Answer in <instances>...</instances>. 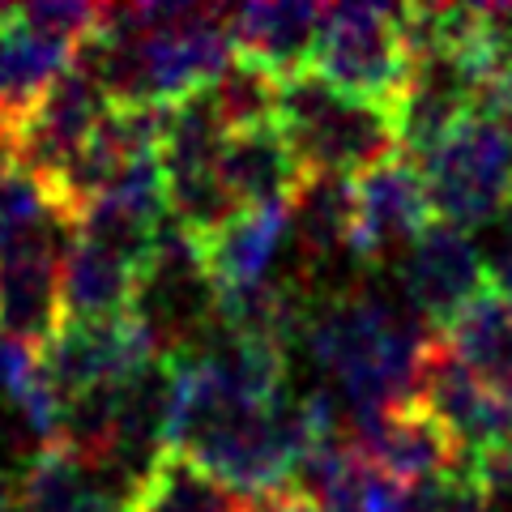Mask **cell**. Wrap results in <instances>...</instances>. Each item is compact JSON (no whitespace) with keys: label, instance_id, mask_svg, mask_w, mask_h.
I'll return each mask as SVG.
<instances>
[{"label":"cell","instance_id":"23","mask_svg":"<svg viewBox=\"0 0 512 512\" xmlns=\"http://www.w3.org/2000/svg\"><path fill=\"white\" fill-rule=\"evenodd\" d=\"M495 286H500V291L512 299V252L504 256V265L500 269H495Z\"/></svg>","mask_w":512,"mask_h":512},{"label":"cell","instance_id":"2","mask_svg":"<svg viewBox=\"0 0 512 512\" xmlns=\"http://www.w3.org/2000/svg\"><path fill=\"white\" fill-rule=\"evenodd\" d=\"M295 158L308 171V180H350L380 167L384 158L402 154L397 146L393 116L384 107L359 103L350 94L325 86L316 73H299L278 82V111Z\"/></svg>","mask_w":512,"mask_h":512},{"label":"cell","instance_id":"8","mask_svg":"<svg viewBox=\"0 0 512 512\" xmlns=\"http://www.w3.org/2000/svg\"><path fill=\"white\" fill-rule=\"evenodd\" d=\"M52 222L22 244L0 252V333L30 350H43L64 329L60 308V235Z\"/></svg>","mask_w":512,"mask_h":512},{"label":"cell","instance_id":"10","mask_svg":"<svg viewBox=\"0 0 512 512\" xmlns=\"http://www.w3.org/2000/svg\"><path fill=\"white\" fill-rule=\"evenodd\" d=\"M107 94L99 90L94 77H86L82 69H73L56 77L47 94L35 103V111L26 116L18 146H22V163L39 175V180H52V175L69 163L90 141V133L99 128V120L107 116Z\"/></svg>","mask_w":512,"mask_h":512},{"label":"cell","instance_id":"13","mask_svg":"<svg viewBox=\"0 0 512 512\" xmlns=\"http://www.w3.org/2000/svg\"><path fill=\"white\" fill-rule=\"evenodd\" d=\"M141 265L124 252L94 244L86 235H69L60 256V308L64 325H103L137 308Z\"/></svg>","mask_w":512,"mask_h":512},{"label":"cell","instance_id":"19","mask_svg":"<svg viewBox=\"0 0 512 512\" xmlns=\"http://www.w3.org/2000/svg\"><path fill=\"white\" fill-rule=\"evenodd\" d=\"M316 504H320V512H406L410 487L393 483L389 474H380L376 466H367L363 457H355L316 495Z\"/></svg>","mask_w":512,"mask_h":512},{"label":"cell","instance_id":"6","mask_svg":"<svg viewBox=\"0 0 512 512\" xmlns=\"http://www.w3.org/2000/svg\"><path fill=\"white\" fill-rule=\"evenodd\" d=\"M431 222L436 210L423 184V167H414L410 154L384 158L350 184V256L359 265L402 256Z\"/></svg>","mask_w":512,"mask_h":512},{"label":"cell","instance_id":"17","mask_svg":"<svg viewBox=\"0 0 512 512\" xmlns=\"http://www.w3.org/2000/svg\"><path fill=\"white\" fill-rule=\"evenodd\" d=\"M124 512H244V504L210 470H201L192 457L167 448L133 483Z\"/></svg>","mask_w":512,"mask_h":512},{"label":"cell","instance_id":"16","mask_svg":"<svg viewBox=\"0 0 512 512\" xmlns=\"http://www.w3.org/2000/svg\"><path fill=\"white\" fill-rule=\"evenodd\" d=\"M291 248L308 286L320 269L350 252V180H308L291 205Z\"/></svg>","mask_w":512,"mask_h":512},{"label":"cell","instance_id":"12","mask_svg":"<svg viewBox=\"0 0 512 512\" xmlns=\"http://www.w3.org/2000/svg\"><path fill=\"white\" fill-rule=\"evenodd\" d=\"M325 9L308 0H282V5H244L227 13L235 56L261 69L274 82L299 77L312 69V52L320 39Z\"/></svg>","mask_w":512,"mask_h":512},{"label":"cell","instance_id":"9","mask_svg":"<svg viewBox=\"0 0 512 512\" xmlns=\"http://www.w3.org/2000/svg\"><path fill=\"white\" fill-rule=\"evenodd\" d=\"M218 180L235 214L274 210V205H295L308 184V171L295 158L278 120L231 128L218 154Z\"/></svg>","mask_w":512,"mask_h":512},{"label":"cell","instance_id":"21","mask_svg":"<svg viewBox=\"0 0 512 512\" xmlns=\"http://www.w3.org/2000/svg\"><path fill=\"white\" fill-rule=\"evenodd\" d=\"M478 107L491 111V116H500V120L512 128V64H504V69L487 82V90H483V99H478Z\"/></svg>","mask_w":512,"mask_h":512},{"label":"cell","instance_id":"4","mask_svg":"<svg viewBox=\"0 0 512 512\" xmlns=\"http://www.w3.org/2000/svg\"><path fill=\"white\" fill-rule=\"evenodd\" d=\"M308 73H316L338 94L384 107L393 116V107L402 103L414 73V52L406 43L397 9H380V5L325 9Z\"/></svg>","mask_w":512,"mask_h":512},{"label":"cell","instance_id":"1","mask_svg":"<svg viewBox=\"0 0 512 512\" xmlns=\"http://www.w3.org/2000/svg\"><path fill=\"white\" fill-rule=\"evenodd\" d=\"M303 346L312 363L342 389L350 419L384 414L419 393V367L431 329L393 308L367 286L312 299L303 320Z\"/></svg>","mask_w":512,"mask_h":512},{"label":"cell","instance_id":"18","mask_svg":"<svg viewBox=\"0 0 512 512\" xmlns=\"http://www.w3.org/2000/svg\"><path fill=\"white\" fill-rule=\"evenodd\" d=\"M56 210L47 197L43 180L30 167H5L0 171V252L22 244L26 235H35L43 227H52Z\"/></svg>","mask_w":512,"mask_h":512},{"label":"cell","instance_id":"20","mask_svg":"<svg viewBox=\"0 0 512 512\" xmlns=\"http://www.w3.org/2000/svg\"><path fill=\"white\" fill-rule=\"evenodd\" d=\"M406 512H491V491L478 483V474L461 461L457 470L431 478L423 487H410Z\"/></svg>","mask_w":512,"mask_h":512},{"label":"cell","instance_id":"22","mask_svg":"<svg viewBox=\"0 0 512 512\" xmlns=\"http://www.w3.org/2000/svg\"><path fill=\"white\" fill-rule=\"evenodd\" d=\"M244 512H320V504L303 491H274V495H261V500L244 504Z\"/></svg>","mask_w":512,"mask_h":512},{"label":"cell","instance_id":"24","mask_svg":"<svg viewBox=\"0 0 512 512\" xmlns=\"http://www.w3.org/2000/svg\"><path fill=\"white\" fill-rule=\"evenodd\" d=\"M5 13H9V9H0V22H5Z\"/></svg>","mask_w":512,"mask_h":512},{"label":"cell","instance_id":"3","mask_svg":"<svg viewBox=\"0 0 512 512\" xmlns=\"http://www.w3.org/2000/svg\"><path fill=\"white\" fill-rule=\"evenodd\" d=\"M423 184L436 222L474 231L504 218L512 205V128L491 111H470L431 154H423Z\"/></svg>","mask_w":512,"mask_h":512},{"label":"cell","instance_id":"15","mask_svg":"<svg viewBox=\"0 0 512 512\" xmlns=\"http://www.w3.org/2000/svg\"><path fill=\"white\" fill-rule=\"evenodd\" d=\"M436 338L466 372L491 384L495 393L512 397V299L500 286H491L483 299H474Z\"/></svg>","mask_w":512,"mask_h":512},{"label":"cell","instance_id":"5","mask_svg":"<svg viewBox=\"0 0 512 512\" xmlns=\"http://www.w3.org/2000/svg\"><path fill=\"white\" fill-rule=\"evenodd\" d=\"M397 269H402V295L414 308V320L431 333H444L474 299H483L495 286L487 256L478 252L470 231H457L448 222H431L402 252Z\"/></svg>","mask_w":512,"mask_h":512},{"label":"cell","instance_id":"14","mask_svg":"<svg viewBox=\"0 0 512 512\" xmlns=\"http://www.w3.org/2000/svg\"><path fill=\"white\" fill-rule=\"evenodd\" d=\"M77 60V47L47 30L30 26L18 9L0 22V128L22 133L26 116L47 94V86L64 77Z\"/></svg>","mask_w":512,"mask_h":512},{"label":"cell","instance_id":"7","mask_svg":"<svg viewBox=\"0 0 512 512\" xmlns=\"http://www.w3.org/2000/svg\"><path fill=\"white\" fill-rule=\"evenodd\" d=\"M350 436H355V453L367 466H376L402 487H423L431 478L461 466L457 440L440 427V419L419 397H410V402L384 414L350 419Z\"/></svg>","mask_w":512,"mask_h":512},{"label":"cell","instance_id":"11","mask_svg":"<svg viewBox=\"0 0 512 512\" xmlns=\"http://www.w3.org/2000/svg\"><path fill=\"white\" fill-rule=\"evenodd\" d=\"M291 244V205L274 210H248L222 222L214 235L201 239V269L210 278L214 295L252 291V286L274 282V269Z\"/></svg>","mask_w":512,"mask_h":512}]
</instances>
